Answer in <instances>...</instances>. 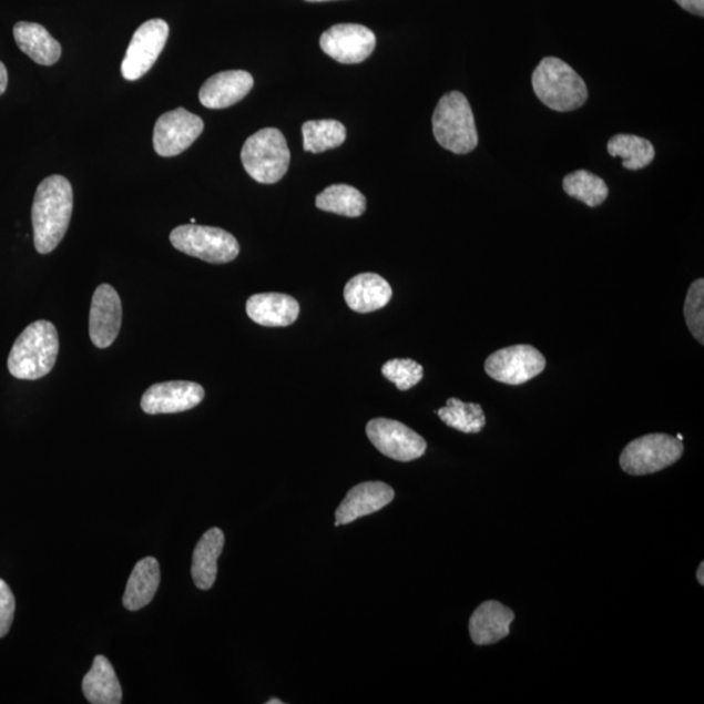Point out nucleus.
Wrapping results in <instances>:
<instances>
[{
	"instance_id": "nucleus-22",
	"label": "nucleus",
	"mask_w": 704,
	"mask_h": 704,
	"mask_svg": "<svg viewBox=\"0 0 704 704\" xmlns=\"http://www.w3.org/2000/svg\"><path fill=\"white\" fill-rule=\"evenodd\" d=\"M161 582L160 563L154 558H145L133 568L123 605L129 611H139L152 602Z\"/></svg>"
},
{
	"instance_id": "nucleus-27",
	"label": "nucleus",
	"mask_w": 704,
	"mask_h": 704,
	"mask_svg": "<svg viewBox=\"0 0 704 704\" xmlns=\"http://www.w3.org/2000/svg\"><path fill=\"white\" fill-rule=\"evenodd\" d=\"M437 415L445 425L463 433H479L487 422L480 405L465 404L458 398H449L447 406L437 410Z\"/></svg>"
},
{
	"instance_id": "nucleus-31",
	"label": "nucleus",
	"mask_w": 704,
	"mask_h": 704,
	"mask_svg": "<svg viewBox=\"0 0 704 704\" xmlns=\"http://www.w3.org/2000/svg\"><path fill=\"white\" fill-rule=\"evenodd\" d=\"M14 611H17V602H14L10 585L0 578V639L9 634Z\"/></svg>"
},
{
	"instance_id": "nucleus-5",
	"label": "nucleus",
	"mask_w": 704,
	"mask_h": 704,
	"mask_svg": "<svg viewBox=\"0 0 704 704\" xmlns=\"http://www.w3.org/2000/svg\"><path fill=\"white\" fill-rule=\"evenodd\" d=\"M241 159L252 180L274 184L287 173L292 153L284 133L277 129H264L246 140Z\"/></svg>"
},
{
	"instance_id": "nucleus-29",
	"label": "nucleus",
	"mask_w": 704,
	"mask_h": 704,
	"mask_svg": "<svg viewBox=\"0 0 704 704\" xmlns=\"http://www.w3.org/2000/svg\"><path fill=\"white\" fill-rule=\"evenodd\" d=\"M381 370L385 379L402 391L414 388L425 376V368L412 359H391L385 363Z\"/></svg>"
},
{
	"instance_id": "nucleus-18",
	"label": "nucleus",
	"mask_w": 704,
	"mask_h": 704,
	"mask_svg": "<svg viewBox=\"0 0 704 704\" xmlns=\"http://www.w3.org/2000/svg\"><path fill=\"white\" fill-rule=\"evenodd\" d=\"M347 306L355 313H375L387 306L392 296L391 286L376 273H361L347 282L344 292Z\"/></svg>"
},
{
	"instance_id": "nucleus-10",
	"label": "nucleus",
	"mask_w": 704,
	"mask_h": 704,
	"mask_svg": "<svg viewBox=\"0 0 704 704\" xmlns=\"http://www.w3.org/2000/svg\"><path fill=\"white\" fill-rule=\"evenodd\" d=\"M167 39L169 25L165 20L153 19L140 25L122 62L123 78L130 81L143 78L157 62Z\"/></svg>"
},
{
	"instance_id": "nucleus-2",
	"label": "nucleus",
	"mask_w": 704,
	"mask_h": 704,
	"mask_svg": "<svg viewBox=\"0 0 704 704\" xmlns=\"http://www.w3.org/2000/svg\"><path fill=\"white\" fill-rule=\"evenodd\" d=\"M59 337L54 324L47 320L29 325L14 340L9 357V370L19 380H39L54 368Z\"/></svg>"
},
{
	"instance_id": "nucleus-24",
	"label": "nucleus",
	"mask_w": 704,
	"mask_h": 704,
	"mask_svg": "<svg viewBox=\"0 0 704 704\" xmlns=\"http://www.w3.org/2000/svg\"><path fill=\"white\" fill-rule=\"evenodd\" d=\"M316 206L324 212L355 218L360 217L366 212L367 200L359 190L351 187V185L335 184L317 195Z\"/></svg>"
},
{
	"instance_id": "nucleus-6",
	"label": "nucleus",
	"mask_w": 704,
	"mask_h": 704,
	"mask_svg": "<svg viewBox=\"0 0 704 704\" xmlns=\"http://www.w3.org/2000/svg\"><path fill=\"white\" fill-rule=\"evenodd\" d=\"M683 455L684 443L677 437L652 433L628 443L620 466L629 476H650L676 463Z\"/></svg>"
},
{
	"instance_id": "nucleus-35",
	"label": "nucleus",
	"mask_w": 704,
	"mask_h": 704,
	"mask_svg": "<svg viewBox=\"0 0 704 704\" xmlns=\"http://www.w3.org/2000/svg\"><path fill=\"white\" fill-rule=\"evenodd\" d=\"M282 703H284V702H282L279 700H276V698L266 702V704H282Z\"/></svg>"
},
{
	"instance_id": "nucleus-17",
	"label": "nucleus",
	"mask_w": 704,
	"mask_h": 704,
	"mask_svg": "<svg viewBox=\"0 0 704 704\" xmlns=\"http://www.w3.org/2000/svg\"><path fill=\"white\" fill-rule=\"evenodd\" d=\"M514 619V612L510 608L494 600L480 604L470 619L469 630L472 642L478 646H488V644L506 640Z\"/></svg>"
},
{
	"instance_id": "nucleus-16",
	"label": "nucleus",
	"mask_w": 704,
	"mask_h": 704,
	"mask_svg": "<svg viewBox=\"0 0 704 704\" xmlns=\"http://www.w3.org/2000/svg\"><path fill=\"white\" fill-rule=\"evenodd\" d=\"M254 83V78L247 71L220 72L205 81L198 99L206 109H226L246 98Z\"/></svg>"
},
{
	"instance_id": "nucleus-21",
	"label": "nucleus",
	"mask_w": 704,
	"mask_h": 704,
	"mask_svg": "<svg viewBox=\"0 0 704 704\" xmlns=\"http://www.w3.org/2000/svg\"><path fill=\"white\" fill-rule=\"evenodd\" d=\"M224 545L225 535L220 529L206 531L198 540L194 559H192V578L197 589L206 591L213 588L218 573L217 562Z\"/></svg>"
},
{
	"instance_id": "nucleus-25",
	"label": "nucleus",
	"mask_w": 704,
	"mask_h": 704,
	"mask_svg": "<svg viewBox=\"0 0 704 704\" xmlns=\"http://www.w3.org/2000/svg\"><path fill=\"white\" fill-rule=\"evenodd\" d=\"M608 153L612 157H621L622 166L632 172L647 167L655 159V147L647 139L625 135V133H620L610 140Z\"/></svg>"
},
{
	"instance_id": "nucleus-26",
	"label": "nucleus",
	"mask_w": 704,
	"mask_h": 704,
	"mask_svg": "<svg viewBox=\"0 0 704 704\" xmlns=\"http://www.w3.org/2000/svg\"><path fill=\"white\" fill-rule=\"evenodd\" d=\"M302 133L304 151L310 153L335 150L345 143L347 136L345 125L333 120L306 122Z\"/></svg>"
},
{
	"instance_id": "nucleus-1",
	"label": "nucleus",
	"mask_w": 704,
	"mask_h": 704,
	"mask_svg": "<svg viewBox=\"0 0 704 704\" xmlns=\"http://www.w3.org/2000/svg\"><path fill=\"white\" fill-rule=\"evenodd\" d=\"M72 210V185L64 176L51 175L41 182L32 207L37 252L48 255L59 246L69 229Z\"/></svg>"
},
{
	"instance_id": "nucleus-11",
	"label": "nucleus",
	"mask_w": 704,
	"mask_h": 704,
	"mask_svg": "<svg viewBox=\"0 0 704 704\" xmlns=\"http://www.w3.org/2000/svg\"><path fill=\"white\" fill-rule=\"evenodd\" d=\"M204 131L202 118L180 108L159 118L154 125L153 145L162 157H175L187 151Z\"/></svg>"
},
{
	"instance_id": "nucleus-28",
	"label": "nucleus",
	"mask_w": 704,
	"mask_h": 704,
	"mask_svg": "<svg viewBox=\"0 0 704 704\" xmlns=\"http://www.w3.org/2000/svg\"><path fill=\"white\" fill-rule=\"evenodd\" d=\"M562 188L570 197L580 200L590 207L602 205L610 195V190L602 177L588 170H578L563 177Z\"/></svg>"
},
{
	"instance_id": "nucleus-30",
	"label": "nucleus",
	"mask_w": 704,
	"mask_h": 704,
	"mask_svg": "<svg viewBox=\"0 0 704 704\" xmlns=\"http://www.w3.org/2000/svg\"><path fill=\"white\" fill-rule=\"evenodd\" d=\"M685 320L688 330L701 345L704 344V280L703 278L693 282L688 287L685 308Z\"/></svg>"
},
{
	"instance_id": "nucleus-4",
	"label": "nucleus",
	"mask_w": 704,
	"mask_h": 704,
	"mask_svg": "<svg viewBox=\"0 0 704 704\" xmlns=\"http://www.w3.org/2000/svg\"><path fill=\"white\" fill-rule=\"evenodd\" d=\"M433 135L443 150L456 154H467L479 143L476 118L469 100L461 92L442 95L435 109Z\"/></svg>"
},
{
	"instance_id": "nucleus-8",
	"label": "nucleus",
	"mask_w": 704,
	"mask_h": 704,
	"mask_svg": "<svg viewBox=\"0 0 704 704\" xmlns=\"http://www.w3.org/2000/svg\"><path fill=\"white\" fill-rule=\"evenodd\" d=\"M543 354L531 345H516L489 355L484 369L491 379L501 384L521 385L545 369Z\"/></svg>"
},
{
	"instance_id": "nucleus-12",
	"label": "nucleus",
	"mask_w": 704,
	"mask_h": 704,
	"mask_svg": "<svg viewBox=\"0 0 704 704\" xmlns=\"http://www.w3.org/2000/svg\"><path fill=\"white\" fill-rule=\"evenodd\" d=\"M320 47L339 63L358 64L374 53L376 35L365 25L337 24L323 33Z\"/></svg>"
},
{
	"instance_id": "nucleus-23",
	"label": "nucleus",
	"mask_w": 704,
	"mask_h": 704,
	"mask_svg": "<svg viewBox=\"0 0 704 704\" xmlns=\"http://www.w3.org/2000/svg\"><path fill=\"white\" fill-rule=\"evenodd\" d=\"M83 692L89 703L120 704L122 703V686L118 680L113 665L105 656H95L92 670L83 680Z\"/></svg>"
},
{
	"instance_id": "nucleus-14",
	"label": "nucleus",
	"mask_w": 704,
	"mask_h": 704,
	"mask_svg": "<svg viewBox=\"0 0 704 704\" xmlns=\"http://www.w3.org/2000/svg\"><path fill=\"white\" fill-rule=\"evenodd\" d=\"M122 326V302L115 288L103 284L94 292L89 333L95 347L106 348L114 344Z\"/></svg>"
},
{
	"instance_id": "nucleus-33",
	"label": "nucleus",
	"mask_w": 704,
	"mask_h": 704,
	"mask_svg": "<svg viewBox=\"0 0 704 704\" xmlns=\"http://www.w3.org/2000/svg\"><path fill=\"white\" fill-rule=\"evenodd\" d=\"M7 84H9V73H7L6 65L0 62V95L6 92Z\"/></svg>"
},
{
	"instance_id": "nucleus-7",
	"label": "nucleus",
	"mask_w": 704,
	"mask_h": 704,
	"mask_svg": "<svg viewBox=\"0 0 704 704\" xmlns=\"http://www.w3.org/2000/svg\"><path fill=\"white\" fill-rule=\"evenodd\" d=\"M170 242L183 254L212 264H226L238 257L241 247L225 229L196 224L182 225L170 234Z\"/></svg>"
},
{
	"instance_id": "nucleus-20",
	"label": "nucleus",
	"mask_w": 704,
	"mask_h": 704,
	"mask_svg": "<svg viewBox=\"0 0 704 704\" xmlns=\"http://www.w3.org/2000/svg\"><path fill=\"white\" fill-rule=\"evenodd\" d=\"M13 37L22 53L41 65H53L62 55L61 43L35 22L20 21L13 27Z\"/></svg>"
},
{
	"instance_id": "nucleus-9",
	"label": "nucleus",
	"mask_w": 704,
	"mask_h": 704,
	"mask_svg": "<svg viewBox=\"0 0 704 704\" xmlns=\"http://www.w3.org/2000/svg\"><path fill=\"white\" fill-rule=\"evenodd\" d=\"M366 432L374 447L395 461H415L427 450L426 440L401 421L377 418L368 422Z\"/></svg>"
},
{
	"instance_id": "nucleus-34",
	"label": "nucleus",
	"mask_w": 704,
	"mask_h": 704,
	"mask_svg": "<svg viewBox=\"0 0 704 704\" xmlns=\"http://www.w3.org/2000/svg\"><path fill=\"white\" fill-rule=\"evenodd\" d=\"M703 570H704V562L701 563L698 572H696V580H698V582L703 585L704 583V577H703Z\"/></svg>"
},
{
	"instance_id": "nucleus-32",
	"label": "nucleus",
	"mask_w": 704,
	"mask_h": 704,
	"mask_svg": "<svg viewBox=\"0 0 704 704\" xmlns=\"http://www.w3.org/2000/svg\"><path fill=\"white\" fill-rule=\"evenodd\" d=\"M680 7L687 12L698 14L703 18L704 13V0H674Z\"/></svg>"
},
{
	"instance_id": "nucleus-36",
	"label": "nucleus",
	"mask_w": 704,
	"mask_h": 704,
	"mask_svg": "<svg viewBox=\"0 0 704 704\" xmlns=\"http://www.w3.org/2000/svg\"><path fill=\"white\" fill-rule=\"evenodd\" d=\"M306 2L317 3V2H330V0H306Z\"/></svg>"
},
{
	"instance_id": "nucleus-3",
	"label": "nucleus",
	"mask_w": 704,
	"mask_h": 704,
	"mask_svg": "<svg viewBox=\"0 0 704 704\" xmlns=\"http://www.w3.org/2000/svg\"><path fill=\"white\" fill-rule=\"evenodd\" d=\"M532 89L547 108L569 113L589 99L588 85L568 63L555 57L542 59L532 73Z\"/></svg>"
},
{
	"instance_id": "nucleus-13",
	"label": "nucleus",
	"mask_w": 704,
	"mask_h": 704,
	"mask_svg": "<svg viewBox=\"0 0 704 704\" xmlns=\"http://www.w3.org/2000/svg\"><path fill=\"white\" fill-rule=\"evenodd\" d=\"M205 390L191 381L154 384L141 398V409L150 415L176 414L195 409L203 402Z\"/></svg>"
},
{
	"instance_id": "nucleus-15",
	"label": "nucleus",
	"mask_w": 704,
	"mask_h": 704,
	"mask_svg": "<svg viewBox=\"0 0 704 704\" xmlns=\"http://www.w3.org/2000/svg\"><path fill=\"white\" fill-rule=\"evenodd\" d=\"M395 491L382 481H367L348 491L336 511V528L351 523L361 517L376 513L395 500Z\"/></svg>"
},
{
	"instance_id": "nucleus-19",
	"label": "nucleus",
	"mask_w": 704,
	"mask_h": 704,
	"mask_svg": "<svg viewBox=\"0 0 704 704\" xmlns=\"http://www.w3.org/2000/svg\"><path fill=\"white\" fill-rule=\"evenodd\" d=\"M300 313L298 300L279 293L252 295L247 300V315L252 322L268 328L288 326L296 322Z\"/></svg>"
}]
</instances>
